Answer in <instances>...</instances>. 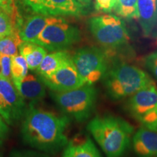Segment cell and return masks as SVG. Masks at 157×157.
Here are the masks:
<instances>
[{"mask_svg":"<svg viewBox=\"0 0 157 157\" xmlns=\"http://www.w3.org/2000/svg\"><path fill=\"white\" fill-rule=\"evenodd\" d=\"M69 122L67 116H58L29 104L23 118L21 137L31 148L55 154L68 143L66 130Z\"/></svg>","mask_w":157,"mask_h":157,"instance_id":"obj_1","label":"cell"},{"mask_svg":"<svg viewBox=\"0 0 157 157\" xmlns=\"http://www.w3.org/2000/svg\"><path fill=\"white\" fill-rule=\"evenodd\" d=\"M87 129L106 157H122L130 146L134 127L119 117L104 116L92 119Z\"/></svg>","mask_w":157,"mask_h":157,"instance_id":"obj_2","label":"cell"},{"mask_svg":"<svg viewBox=\"0 0 157 157\" xmlns=\"http://www.w3.org/2000/svg\"><path fill=\"white\" fill-rule=\"evenodd\" d=\"M103 82L107 95L113 101H119L130 97L154 81L140 68L115 58Z\"/></svg>","mask_w":157,"mask_h":157,"instance_id":"obj_3","label":"cell"},{"mask_svg":"<svg viewBox=\"0 0 157 157\" xmlns=\"http://www.w3.org/2000/svg\"><path fill=\"white\" fill-rule=\"evenodd\" d=\"M89 28L95 40L111 58L129 47V35L126 25L117 15L105 14L91 17Z\"/></svg>","mask_w":157,"mask_h":157,"instance_id":"obj_4","label":"cell"},{"mask_svg":"<svg viewBox=\"0 0 157 157\" xmlns=\"http://www.w3.org/2000/svg\"><path fill=\"white\" fill-rule=\"evenodd\" d=\"M50 95L64 115L79 122L87 120L95 109L97 90L93 84H85L66 92L52 91Z\"/></svg>","mask_w":157,"mask_h":157,"instance_id":"obj_5","label":"cell"},{"mask_svg":"<svg viewBox=\"0 0 157 157\" xmlns=\"http://www.w3.org/2000/svg\"><path fill=\"white\" fill-rule=\"evenodd\" d=\"M71 58L78 73L89 84L103 79L111 65V58L106 52L96 47L79 49Z\"/></svg>","mask_w":157,"mask_h":157,"instance_id":"obj_6","label":"cell"},{"mask_svg":"<svg viewBox=\"0 0 157 157\" xmlns=\"http://www.w3.org/2000/svg\"><path fill=\"white\" fill-rule=\"evenodd\" d=\"M80 31L62 17H51L34 43L50 51L64 50L80 40Z\"/></svg>","mask_w":157,"mask_h":157,"instance_id":"obj_7","label":"cell"},{"mask_svg":"<svg viewBox=\"0 0 157 157\" xmlns=\"http://www.w3.org/2000/svg\"><path fill=\"white\" fill-rule=\"evenodd\" d=\"M28 107L13 82L0 78V116L5 122L10 125L18 122L23 119Z\"/></svg>","mask_w":157,"mask_h":157,"instance_id":"obj_8","label":"cell"},{"mask_svg":"<svg viewBox=\"0 0 157 157\" xmlns=\"http://www.w3.org/2000/svg\"><path fill=\"white\" fill-rule=\"evenodd\" d=\"M46 87L53 92H66L82 87L85 84L78 73L72 58H68L52 75L41 78Z\"/></svg>","mask_w":157,"mask_h":157,"instance_id":"obj_9","label":"cell"},{"mask_svg":"<svg viewBox=\"0 0 157 157\" xmlns=\"http://www.w3.org/2000/svg\"><path fill=\"white\" fill-rule=\"evenodd\" d=\"M37 13L44 15H74L83 14V7L76 0H23Z\"/></svg>","mask_w":157,"mask_h":157,"instance_id":"obj_10","label":"cell"},{"mask_svg":"<svg viewBox=\"0 0 157 157\" xmlns=\"http://www.w3.org/2000/svg\"><path fill=\"white\" fill-rule=\"evenodd\" d=\"M127 107L131 114L137 119L157 109V87L154 82L145 86L130 96Z\"/></svg>","mask_w":157,"mask_h":157,"instance_id":"obj_11","label":"cell"},{"mask_svg":"<svg viewBox=\"0 0 157 157\" xmlns=\"http://www.w3.org/2000/svg\"><path fill=\"white\" fill-rule=\"evenodd\" d=\"M15 87L25 101L35 105L46 95V85L39 76L27 74L21 80H13Z\"/></svg>","mask_w":157,"mask_h":157,"instance_id":"obj_12","label":"cell"},{"mask_svg":"<svg viewBox=\"0 0 157 157\" xmlns=\"http://www.w3.org/2000/svg\"><path fill=\"white\" fill-rule=\"evenodd\" d=\"M132 143L137 157H157V132L141 127L135 133Z\"/></svg>","mask_w":157,"mask_h":157,"instance_id":"obj_13","label":"cell"},{"mask_svg":"<svg viewBox=\"0 0 157 157\" xmlns=\"http://www.w3.org/2000/svg\"><path fill=\"white\" fill-rule=\"evenodd\" d=\"M137 11L143 35L152 36L157 29V0H137Z\"/></svg>","mask_w":157,"mask_h":157,"instance_id":"obj_14","label":"cell"},{"mask_svg":"<svg viewBox=\"0 0 157 157\" xmlns=\"http://www.w3.org/2000/svg\"><path fill=\"white\" fill-rule=\"evenodd\" d=\"M51 17L44 15H33L29 17L21 25L19 35L23 42H34L44 27L50 22Z\"/></svg>","mask_w":157,"mask_h":157,"instance_id":"obj_15","label":"cell"},{"mask_svg":"<svg viewBox=\"0 0 157 157\" xmlns=\"http://www.w3.org/2000/svg\"><path fill=\"white\" fill-rule=\"evenodd\" d=\"M62 157H102L90 137L71 141L65 147Z\"/></svg>","mask_w":157,"mask_h":157,"instance_id":"obj_16","label":"cell"},{"mask_svg":"<svg viewBox=\"0 0 157 157\" xmlns=\"http://www.w3.org/2000/svg\"><path fill=\"white\" fill-rule=\"evenodd\" d=\"M70 58L69 53L65 50L53 51V52L47 54L36 69V73L41 78L48 77L55 73Z\"/></svg>","mask_w":157,"mask_h":157,"instance_id":"obj_17","label":"cell"},{"mask_svg":"<svg viewBox=\"0 0 157 157\" xmlns=\"http://www.w3.org/2000/svg\"><path fill=\"white\" fill-rule=\"evenodd\" d=\"M20 53L24 57L30 70H36L42 63L47 51L44 48L34 42H23L19 46Z\"/></svg>","mask_w":157,"mask_h":157,"instance_id":"obj_18","label":"cell"},{"mask_svg":"<svg viewBox=\"0 0 157 157\" xmlns=\"http://www.w3.org/2000/svg\"><path fill=\"white\" fill-rule=\"evenodd\" d=\"M19 31H15L9 36L0 39V55L13 57L17 55V48L21 43Z\"/></svg>","mask_w":157,"mask_h":157,"instance_id":"obj_19","label":"cell"},{"mask_svg":"<svg viewBox=\"0 0 157 157\" xmlns=\"http://www.w3.org/2000/svg\"><path fill=\"white\" fill-rule=\"evenodd\" d=\"M114 10L119 16L124 18H137V0H117Z\"/></svg>","mask_w":157,"mask_h":157,"instance_id":"obj_20","label":"cell"},{"mask_svg":"<svg viewBox=\"0 0 157 157\" xmlns=\"http://www.w3.org/2000/svg\"><path fill=\"white\" fill-rule=\"evenodd\" d=\"M28 65L24 57L16 55L11 57V73L13 80H21L28 74Z\"/></svg>","mask_w":157,"mask_h":157,"instance_id":"obj_21","label":"cell"},{"mask_svg":"<svg viewBox=\"0 0 157 157\" xmlns=\"http://www.w3.org/2000/svg\"><path fill=\"white\" fill-rule=\"evenodd\" d=\"M15 31L19 30L12 17L7 13L0 11V39L9 36Z\"/></svg>","mask_w":157,"mask_h":157,"instance_id":"obj_22","label":"cell"},{"mask_svg":"<svg viewBox=\"0 0 157 157\" xmlns=\"http://www.w3.org/2000/svg\"><path fill=\"white\" fill-rule=\"evenodd\" d=\"M0 65H1V74L0 78L12 80L11 73V57L0 55Z\"/></svg>","mask_w":157,"mask_h":157,"instance_id":"obj_23","label":"cell"},{"mask_svg":"<svg viewBox=\"0 0 157 157\" xmlns=\"http://www.w3.org/2000/svg\"><path fill=\"white\" fill-rule=\"evenodd\" d=\"M145 67L157 80V51L148 54L143 59Z\"/></svg>","mask_w":157,"mask_h":157,"instance_id":"obj_24","label":"cell"},{"mask_svg":"<svg viewBox=\"0 0 157 157\" xmlns=\"http://www.w3.org/2000/svg\"><path fill=\"white\" fill-rule=\"evenodd\" d=\"M0 11L7 13L13 19L17 18V9L14 0H0Z\"/></svg>","mask_w":157,"mask_h":157,"instance_id":"obj_25","label":"cell"},{"mask_svg":"<svg viewBox=\"0 0 157 157\" xmlns=\"http://www.w3.org/2000/svg\"><path fill=\"white\" fill-rule=\"evenodd\" d=\"M117 0H95V7L98 11L110 13L114 10Z\"/></svg>","mask_w":157,"mask_h":157,"instance_id":"obj_26","label":"cell"},{"mask_svg":"<svg viewBox=\"0 0 157 157\" xmlns=\"http://www.w3.org/2000/svg\"><path fill=\"white\" fill-rule=\"evenodd\" d=\"M9 157H50L46 154L37 153L27 150H14L10 154Z\"/></svg>","mask_w":157,"mask_h":157,"instance_id":"obj_27","label":"cell"},{"mask_svg":"<svg viewBox=\"0 0 157 157\" xmlns=\"http://www.w3.org/2000/svg\"><path fill=\"white\" fill-rule=\"evenodd\" d=\"M8 132V127L3 118L0 116V140L5 138Z\"/></svg>","mask_w":157,"mask_h":157,"instance_id":"obj_28","label":"cell"},{"mask_svg":"<svg viewBox=\"0 0 157 157\" xmlns=\"http://www.w3.org/2000/svg\"><path fill=\"white\" fill-rule=\"evenodd\" d=\"M83 7H88L91 3V0H76Z\"/></svg>","mask_w":157,"mask_h":157,"instance_id":"obj_29","label":"cell"},{"mask_svg":"<svg viewBox=\"0 0 157 157\" xmlns=\"http://www.w3.org/2000/svg\"><path fill=\"white\" fill-rule=\"evenodd\" d=\"M2 141L0 140V157H2Z\"/></svg>","mask_w":157,"mask_h":157,"instance_id":"obj_30","label":"cell"},{"mask_svg":"<svg viewBox=\"0 0 157 157\" xmlns=\"http://www.w3.org/2000/svg\"><path fill=\"white\" fill-rule=\"evenodd\" d=\"M155 132H157V123H156V131Z\"/></svg>","mask_w":157,"mask_h":157,"instance_id":"obj_31","label":"cell"}]
</instances>
